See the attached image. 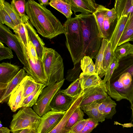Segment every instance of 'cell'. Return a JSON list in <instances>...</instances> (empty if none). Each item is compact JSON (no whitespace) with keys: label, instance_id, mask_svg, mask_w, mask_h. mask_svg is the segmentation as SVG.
I'll return each instance as SVG.
<instances>
[{"label":"cell","instance_id":"cell-7","mask_svg":"<svg viewBox=\"0 0 133 133\" xmlns=\"http://www.w3.org/2000/svg\"><path fill=\"white\" fill-rule=\"evenodd\" d=\"M0 42L12 50L21 63L24 64V51L17 37L6 26L0 23Z\"/></svg>","mask_w":133,"mask_h":133},{"label":"cell","instance_id":"cell-46","mask_svg":"<svg viewBox=\"0 0 133 133\" xmlns=\"http://www.w3.org/2000/svg\"><path fill=\"white\" fill-rule=\"evenodd\" d=\"M112 100L110 97L108 95L105 99L98 101L99 105L98 108L99 112L103 114L104 110Z\"/></svg>","mask_w":133,"mask_h":133},{"label":"cell","instance_id":"cell-4","mask_svg":"<svg viewBox=\"0 0 133 133\" xmlns=\"http://www.w3.org/2000/svg\"><path fill=\"white\" fill-rule=\"evenodd\" d=\"M42 61L46 79V86L59 82L64 79L63 59L55 50L44 47Z\"/></svg>","mask_w":133,"mask_h":133},{"label":"cell","instance_id":"cell-26","mask_svg":"<svg viewBox=\"0 0 133 133\" xmlns=\"http://www.w3.org/2000/svg\"><path fill=\"white\" fill-rule=\"evenodd\" d=\"M13 31L22 46L24 55L29 54L28 40L24 24L21 23L16 25Z\"/></svg>","mask_w":133,"mask_h":133},{"label":"cell","instance_id":"cell-48","mask_svg":"<svg viewBox=\"0 0 133 133\" xmlns=\"http://www.w3.org/2000/svg\"><path fill=\"white\" fill-rule=\"evenodd\" d=\"M32 130L29 129L20 130L14 131L12 133H30Z\"/></svg>","mask_w":133,"mask_h":133},{"label":"cell","instance_id":"cell-41","mask_svg":"<svg viewBox=\"0 0 133 133\" xmlns=\"http://www.w3.org/2000/svg\"><path fill=\"white\" fill-rule=\"evenodd\" d=\"M117 104L112 100L104 110L103 114L107 119H111L113 116L116 113V107Z\"/></svg>","mask_w":133,"mask_h":133},{"label":"cell","instance_id":"cell-47","mask_svg":"<svg viewBox=\"0 0 133 133\" xmlns=\"http://www.w3.org/2000/svg\"><path fill=\"white\" fill-rule=\"evenodd\" d=\"M105 15L109 19L110 22L112 24L117 19V15L114 8L111 9H108L105 13Z\"/></svg>","mask_w":133,"mask_h":133},{"label":"cell","instance_id":"cell-34","mask_svg":"<svg viewBox=\"0 0 133 133\" xmlns=\"http://www.w3.org/2000/svg\"><path fill=\"white\" fill-rule=\"evenodd\" d=\"M81 66L83 73L91 74H96L95 64L92 59L88 56H85L81 59Z\"/></svg>","mask_w":133,"mask_h":133},{"label":"cell","instance_id":"cell-20","mask_svg":"<svg viewBox=\"0 0 133 133\" xmlns=\"http://www.w3.org/2000/svg\"><path fill=\"white\" fill-rule=\"evenodd\" d=\"M129 16H124L121 17L117 20V23L112 33L109 41L112 44L114 52L121 37L124 32Z\"/></svg>","mask_w":133,"mask_h":133},{"label":"cell","instance_id":"cell-11","mask_svg":"<svg viewBox=\"0 0 133 133\" xmlns=\"http://www.w3.org/2000/svg\"><path fill=\"white\" fill-rule=\"evenodd\" d=\"M108 9L102 5L98 4L93 14L96 18L101 37L109 41L112 23L105 15V12Z\"/></svg>","mask_w":133,"mask_h":133},{"label":"cell","instance_id":"cell-18","mask_svg":"<svg viewBox=\"0 0 133 133\" xmlns=\"http://www.w3.org/2000/svg\"><path fill=\"white\" fill-rule=\"evenodd\" d=\"M27 75L23 69H20L18 74L8 84L6 89L0 95L1 103L8 101L12 91Z\"/></svg>","mask_w":133,"mask_h":133},{"label":"cell","instance_id":"cell-37","mask_svg":"<svg viewBox=\"0 0 133 133\" xmlns=\"http://www.w3.org/2000/svg\"><path fill=\"white\" fill-rule=\"evenodd\" d=\"M74 64V68L68 70L66 76V79L70 82H73L79 78L81 70V61Z\"/></svg>","mask_w":133,"mask_h":133},{"label":"cell","instance_id":"cell-15","mask_svg":"<svg viewBox=\"0 0 133 133\" xmlns=\"http://www.w3.org/2000/svg\"><path fill=\"white\" fill-rule=\"evenodd\" d=\"M117 68L114 71L110 79V82L117 80L123 73L128 72L131 75L133 82V52L126 57L119 60Z\"/></svg>","mask_w":133,"mask_h":133},{"label":"cell","instance_id":"cell-49","mask_svg":"<svg viewBox=\"0 0 133 133\" xmlns=\"http://www.w3.org/2000/svg\"><path fill=\"white\" fill-rule=\"evenodd\" d=\"M10 130L6 127L0 128V133H10Z\"/></svg>","mask_w":133,"mask_h":133},{"label":"cell","instance_id":"cell-28","mask_svg":"<svg viewBox=\"0 0 133 133\" xmlns=\"http://www.w3.org/2000/svg\"><path fill=\"white\" fill-rule=\"evenodd\" d=\"M22 82L24 88L23 100L42 84L37 83L32 77L28 75L24 78Z\"/></svg>","mask_w":133,"mask_h":133},{"label":"cell","instance_id":"cell-33","mask_svg":"<svg viewBox=\"0 0 133 133\" xmlns=\"http://www.w3.org/2000/svg\"><path fill=\"white\" fill-rule=\"evenodd\" d=\"M115 56L112 43L110 41H109L104 51L103 61L104 69L105 72Z\"/></svg>","mask_w":133,"mask_h":133},{"label":"cell","instance_id":"cell-38","mask_svg":"<svg viewBox=\"0 0 133 133\" xmlns=\"http://www.w3.org/2000/svg\"><path fill=\"white\" fill-rule=\"evenodd\" d=\"M26 3L25 0H13L11 4L17 14L22 18L26 15L25 12V7Z\"/></svg>","mask_w":133,"mask_h":133},{"label":"cell","instance_id":"cell-9","mask_svg":"<svg viewBox=\"0 0 133 133\" xmlns=\"http://www.w3.org/2000/svg\"><path fill=\"white\" fill-rule=\"evenodd\" d=\"M107 93L111 97L117 101L126 99L131 103L133 101V89L125 88L118 80L107 81L106 83Z\"/></svg>","mask_w":133,"mask_h":133},{"label":"cell","instance_id":"cell-21","mask_svg":"<svg viewBox=\"0 0 133 133\" xmlns=\"http://www.w3.org/2000/svg\"><path fill=\"white\" fill-rule=\"evenodd\" d=\"M117 15V20L122 16L133 14V0H116L114 8Z\"/></svg>","mask_w":133,"mask_h":133},{"label":"cell","instance_id":"cell-45","mask_svg":"<svg viewBox=\"0 0 133 133\" xmlns=\"http://www.w3.org/2000/svg\"><path fill=\"white\" fill-rule=\"evenodd\" d=\"M89 118L79 121L71 130L70 133H81L84 127L87 123Z\"/></svg>","mask_w":133,"mask_h":133},{"label":"cell","instance_id":"cell-51","mask_svg":"<svg viewBox=\"0 0 133 133\" xmlns=\"http://www.w3.org/2000/svg\"><path fill=\"white\" fill-rule=\"evenodd\" d=\"M130 103L131 104V108L132 110L131 116V123L133 124V101Z\"/></svg>","mask_w":133,"mask_h":133},{"label":"cell","instance_id":"cell-52","mask_svg":"<svg viewBox=\"0 0 133 133\" xmlns=\"http://www.w3.org/2000/svg\"><path fill=\"white\" fill-rule=\"evenodd\" d=\"M30 133H37V132L34 130H32Z\"/></svg>","mask_w":133,"mask_h":133},{"label":"cell","instance_id":"cell-24","mask_svg":"<svg viewBox=\"0 0 133 133\" xmlns=\"http://www.w3.org/2000/svg\"><path fill=\"white\" fill-rule=\"evenodd\" d=\"M98 101L80 108L88 115L89 118L102 122L105 120V117L99 112L98 108Z\"/></svg>","mask_w":133,"mask_h":133},{"label":"cell","instance_id":"cell-25","mask_svg":"<svg viewBox=\"0 0 133 133\" xmlns=\"http://www.w3.org/2000/svg\"><path fill=\"white\" fill-rule=\"evenodd\" d=\"M49 5L64 15L67 19L71 18V6L65 0H51Z\"/></svg>","mask_w":133,"mask_h":133},{"label":"cell","instance_id":"cell-12","mask_svg":"<svg viewBox=\"0 0 133 133\" xmlns=\"http://www.w3.org/2000/svg\"><path fill=\"white\" fill-rule=\"evenodd\" d=\"M22 19V23L24 24L28 40L32 43L36 49L38 59L42 61L45 43L37 34L27 15Z\"/></svg>","mask_w":133,"mask_h":133},{"label":"cell","instance_id":"cell-44","mask_svg":"<svg viewBox=\"0 0 133 133\" xmlns=\"http://www.w3.org/2000/svg\"><path fill=\"white\" fill-rule=\"evenodd\" d=\"M29 55L32 62L35 64L38 60V57L36 49L31 42L28 41Z\"/></svg>","mask_w":133,"mask_h":133},{"label":"cell","instance_id":"cell-42","mask_svg":"<svg viewBox=\"0 0 133 133\" xmlns=\"http://www.w3.org/2000/svg\"><path fill=\"white\" fill-rule=\"evenodd\" d=\"M13 57L11 49L9 47H5L0 42V61L6 59H10Z\"/></svg>","mask_w":133,"mask_h":133},{"label":"cell","instance_id":"cell-1","mask_svg":"<svg viewBox=\"0 0 133 133\" xmlns=\"http://www.w3.org/2000/svg\"><path fill=\"white\" fill-rule=\"evenodd\" d=\"M25 11L32 24L43 37L51 39L65 34L64 25L45 7L33 0L28 1Z\"/></svg>","mask_w":133,"mask_h":133},{"label":"cell","instance_id":"cell-10","mask_svg":"<svg viewBox=\"0 0 133 133\" xmlns=\"http://www.w3.org/2000/svg\"><path fill=\"white\" fill-rule=\"evenodd\" d=\"M66 111H57L50 110L42 116L37 133H48L60 121Z\"/></svg>","mask_w":133,"mask_h":133},{"label":"cell","instance_id":"cell-36","mask_svg":"<svg viewBox=\"0 0 133 133\" xmlns=\"http://www.w3.org/2000/svg\"><path fill=\"white\" fill-rule=\"evenodd\" d=\"M3 8L16 26L22 23V18L16 13L11 4L3 0Z\"/></svg>","mask_w":133,"mask_h":133},{"label":"cell","instance_id":"cell-3","mask_svg":"<svg viewBox=\"0 0 133 133\" xmlns=\"http://www.w3.org/2000/svg\"><path fill=\"white\" fill-rule=\"evenodd\" d=\"M64 26L66 45L74 64L80 62L84 57L83 43L80 26L76 16L67 19Z\"/></svg>","mask_w":133,"mask_h":133},{"label":"cell","instance_id":"cell-27","mask_svg":"<svg viewBox=\"0 0 133 133\" xmlns=\"http://www.w3.org/2000/svg\"><path fill=\"white\" fill-rule=\"evenodd\" d=\"M133 40V14L129 16L118 46Z\"/></svg>","mask_w":133,"mask_h":133},{"label":"cell","instance_id":"cell-13","mask_svg":"<svg viewBox=\"0 0 133 133\" xmlns=\"http://www.w3.org/2000/svg\"><path fill=\"white\" fill-rule=\"evenodd\" d=\"M76 97L73 98L69 97L60 89L55 94L51 101L49 105L50 110L57 111H66L70 108Z\"/></svg>","mask_w":133,"mask_h":133},{"label":"cell","instance_id":"cell-22","mask_svg":"<svg viewBox=\"0 0 133 133\" xmlns=\"http://www.w3.org/2000/svg\"><path fill=\"white\" fill-rule=\"evenodd\" d=\"M109 41L105 38L102 39L101 46L95 58V64L96 72L101 78L105 74L106 72L104 69L103 61L104 51Z\"/></svg>","mask_w":133,"mask_h":133},{"label":"cell","instance_id":"cell-14","mask_svg":"<svg viewBox=\"0 0 133 133\" xmlns=\"http://www.w3.org/2000/svg\"><path fill=\"white\" fill-rule=\"evenodd\" d=\"M70 5L75 14L77 12L84 14H92L96 11L98 4L94 0H65Z\"/></svg>","mask_w":133,"mask_h":133},{"label":"cell","instance_id":"cell-31","mask_svg":"<svg viewBox=\"0 0 133 133\" xmlns=\"http://www.w3.org/2000/svg\"><path fill=\"white\" fill-rule=\"evenodd\" d=\"M65 95L71 98H75L81 94L83 90L81 87L79 78L73 82L65 90H61Z\"/></svg>","mask_w":133,"mask_h":133},{"label":"cell","instance_id":"cell-23","mask_svg":"<svg viewBox=\"0 0 133 133\" xmlns=\"http://www.w3.org/2000/svg\"><path fill=\"white\" fill-rule=\"evenodd\" d=\"M79 79L83 90L97 85L103 80L97 74H91L82 72L79 75Z\"/></svg>","mask_w":133,"mask_h":133},{"label":"cell","instance_id":"cell-53","mask_svg":"<svg viewBox=\"0 0 133 133\" xmlns=\"http://www.w3.org/2000/svg\"><path fill=\"white\" fill-rule=\"evenodd\" d=\"M2 124L1 122V121H0V128L2 127Z\"/></svg>","mask_w":133,"mask_h":133},{"label":"cell","instance_id":"cell-35","mask_svg":"<svg viewBox=\"0 0 133 133\" xmlns=\"http://www.w3.org/2000/svg\"><path fill=\"white\" fill-rule=\"evenodd\" d=\"M3 0H0V23L5 24L14 30L16 26L3 8Z\"/></svg>","mask_w":133,"mask_h":133},{"label":"cell","instance_id":"cell-40","mask_svg":"<svg viewBox=\"0 0 133 133\" xmlns=\"http://www.w3.org/2000/svg\"><path fill=\"white\" fill-rule=\"evenodd\" d=\"M119 60L114 57L110 64L108 70L106 71L105 77L103 80L105 83L109 81L114 71L118 67L119 65Z\"/></svg>","mask_w":133,"mask_h":133},{"label":"cell","instance_id":"cell-5","mask_svg":"<svg viewBox=\"0 0 133 133\" xmlns=\"http://www.w3.org/2000/svg\"><path fill=\"white\" fill-rule=\"evenodd\" d=\"M12 116L10 126L12 132L24 129L33 130L37 132L41 119V117L30 107L21 108Z\"/></svg>","mask_w":133,"mask_h":133},{"label":"cell","instance_id":"cell-8","mask_svg":"<svg viewBox=\"0 0 133 133\" xmlns=\"http://www.w3.org/2000/svg\"><path fill=\"white\" fill-rule=\"evenodd\" d=\"M106 83L103 80L99 84L83 90L80 107L102 100L108 96Z\"/></svg>","mask_w":133,"mask_h":133},{"label":"cell","instance_id":"cell-32","mask_svg":"<svg viewBox=\"0 0 133 133\" xmlns=\"http://www.w3.org/2000/svg\"><path fill=\"white\" fill-rule=\"evenodd\" d=\"M133 52V45L129 42L118 46L114 51L115 56L119 60L126 57Z\"/></svg>","mask_w":133,"mask_h":133},{"label":"cell","instance_id":"cell-39","mask_svg":"<svg viewBox=\"0 0 133 133\" xmlns=\"http://www.w3.org/2000/svg\"><path fill=\"white\" fill-rule=\"evenodd\" d=\"M121 82L124 87L127 89H133V82L131 75L128 72L121 75L117 80Z\"/></svg>","mask_w":133,"mask_h":133},{"label":"cell","instance_id":"cell-6","mask_svg":"<svg viewBox=\"0 0 133 133\" xmlns=\"http://www.w3.org/2000/svg\"><path fill=\"white\" fill-rule=\"evenodd\" d=\"M65 79L62 81L46 87L43 90L36 104L33 106L34 110L41 117L50 111L49 105L54 96L60 89Z\"/></svg>","mask_w":133,"mask_h":133},{"label":"cell","instance_id":"cell-43","mask_svg":"<svg viewBox=\"0 0 133 133\" xmlns=\"http://www.w3.org/2000/svg\"><path fill=\"white\" fill-rule=\"evenodd\" d=\"M99 124V122L94 119L90 118L81 133H90Z\"/></svg>","mask_w":133,"mask_h":133},{"label":"cell","instance_id":"cell-50","mask_svg":"<svg viewBox=\"0 0 133 133\" xmlns=\"http://www.w3.org/2000/svg\"><path fill=\"white\" fill-rule=\"evenodd\" d=\"M49 0H39L38 1L41 5L45 7L46 5H49Z\"/></svg>","mask_w":133,"mask_h":133},{"label":"cell","instance_id":"cell-2","mask_svg":"<svg viewBox=\"0 0 133 133\" xmlns=\"http://www.w3.org/2000/svg\"><path fill=\"white\" fill-rule=\"evenodd\" d=\"M81 28L83 43L84 57L88 56L95 58L101 45V37L94 15L81 14L75 15Z\"/></svg>","mask_w":133,"mask_h":133},{"label":"cell","instance_id":"cell-29","mask_svg":"<svg viewBox=\"0 0 133 133\" xmlns=\"http://www.w3.org/2000/svg\"><path fill=\"white\" fill-rule=\"evenodd\" d=\"M79 105L76 108L67 122L65 128L68 130L70 131L78 122L84 119V113L80 108Z\"/></svg>","mask_w":133,"mask_h":133},{"label":"cell","instance_id":"cell-16","mask_svg":"<svg viewBox=\"0 0 133 133\" xmlns=\"http://www.w3.org/2000/svg\"><path fill=\"white\" fill-rule=\"evenodd\" d=\"M82 95V93L76 97L70 108L66 111L65 115L60 121L52 130L48 133H70V131L66 129L65 126L69 117L80 104Z\"/></svg>","mask_w":133,"mask_h":133},{"label":"cell","instance_id":"cell-19","mask_svg":"<svg viewBox=\"0 0 133 133\" xmlns=\"http://www.w3.org/2000/svg\"><path fill=\"white\" fill-rule=\"evenodd\" d=\"M24 92V88L21 82L12 91L8 102L12 112H15L21 108Z\"/></svg>","mask_w":133,"mask_h":133},{"label":"cell","instance_id":"cell-54","mask_svg":"<svg viewBox=\"0 0 133 133\" xmlns=\"http://www.w3.org/2000/svg\"><path fill=\"white\" fill-rule=\"evenodd\" d=\"M132 41V42H133V40Z\"/></svg>","mask_w":133,"mask_h":133},{"label":"cell","instance_id":"cell-30","mask_svg":"<svg viewBox=\"0 0 133 133\" xmlns=\"http://www.w3.org/2000/svg\"><path fill=\"white\" fill-rule=\"evenodd\" d=\"M46 87L45 84H42L34 92L25 98L22 103L21 108L31 107L35 105L43 90Z\"/></svg>","mask_w":133,"mask_h":133},{"label":"cell","instance_id":"cell-17","mask_svg":"<svg viewBox=\"0 0 133 133\" xmlns=\"http://www.w3.org/2000/svg\"><path fill=\"white\" fill-rule=\"evenodd\" d=\"M19 66L8 62L0 64V84H8L18 74Z\"/></svg>","mask_w":133,"mask_h":133}]
</instances>
